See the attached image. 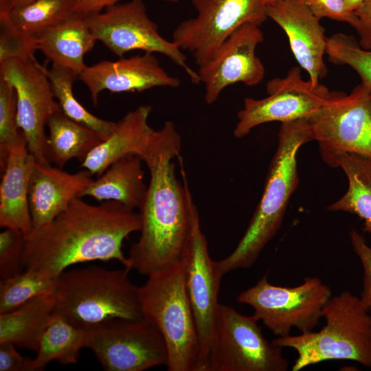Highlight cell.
Instances as JSON below:
<instances>
[{"label": "cell", "instance_id": "f546056e", "mask_svg": "<svg viewBox=\"0 0 371 371\" xmlns=\"http://www.w3.org/2000/svg\"><path fill=\"white\" fill-rule=\"evenodd\" d=\"M56 280L42 271L31 269L1 280L0 314L8 313L38 295L52 293Z\"/></svg>", "mask_w": 371, "mask_h": 371}, {"label": "cell", "instance_id": "f1b7e54d", "mask_svg": "<svg viewBox=\"0 0 371 371\" xmlns=\"http://www.w3.org/2000/svg\"><path fill=\"white\" fill-rule=\"evenodd\" d=\"M6 13L12 23L30 37L79 15L76 0H35Z\"/></svg>", "mask_w": 371, "mask_h": 371}, {"label": "cell", "instance_id": "4dcf8cb0", "mask_svg": "<svg viewBox=\"0 0 371 371\" xmlns=\"http://www.w3.org/2000/svg\"><path fill=\"white\" fill-rule=\"evenodd\" d=\"M326 54L331 63L352 67L371 94V50L362 48L351 36L338 34L327 38Z\"/></svg>", "mask_w": 371, "mask_h": 371}, {"label": "cell", "instance_id": "1f68e13d", "mask_svg": "<svg viewBox=\"0 0 371 371\" xmlns=\"http://www.w3.org/2000/svg\"><path fill=\"white\" fill-rule=\"evenodd\" d=\"M25 139L17 123V100L14 87L0 76V165L11 146Z\"/></svg>", "mask_w": 371, "mask_h": 371}, {"label": "cell", "instance_id": "e575fe53", "mask_svg": "<svg viewBox=\"0 0 371 371\" xmlns=\"http://www.w3.org/2000/svg\"><path fill=\"white\" fill-rule=\"evenodd\" d=\"M350 238L363 271V289L359 299L365 308L371 314V247L366 243L364 236L355 229L350 231Z\"/></svg>", "mask_w": 371, "mask_h": 371}, {"label": "cell", "instance_id": "d6a6232c", "mask_svg": "<svg viewBox=\"0 0 371 371\" xmlns=\"http://www.w3.org/2000/svg\"><path fill=\"white\" fill-rule=\"evenodd\" d=\"M0 234V278L14 277L25 269V236L17 229L6 227Z\"/></svg>", "mask_w": 371, "mask_h": 371}, {"label": "cell", "instance_id": "30bf717a", "mask_svg": "<svg viewBox=\"0 0 371 371\" xmlns=\"http://www.w3.org/2000/svg\"><path fill=\"white\" fill-rule=\"evenodd\" d=\"M85 330V348L105 370L144 371L167 364L165 340L144 317L115 319Z\"/></svg>", "mask_w": 371, "mask_h": 371}, {"label": "cell", "instance_id": "b9f144b4", "mask_svg": "<svg viewBox=\"0 0 371 371\" xmlns=\"http://www.w3.org/2000/svg\"><path fill=\"white\" fill-rule=\"evenodd\" d=\"M7 1H8V0H0V5H3L5 4Z\"/></svg>", "mask_w": 371, "mask_h": 371}, {"label": "cell", "instance_id": "e0dca14e", "mask_svg": "<svg viewBox=\"0 0 371 371\" xmlns=\"http://www.w3.org/2000/svg\"><path fill=\"white\" fill-rule=\"evenodd\" d=\"M78 78L89 89L94 105L98 104L99 93L104 90L142 92L156 87L177 88L181 85L180 79L168 74L156 57L148 52L86 65Z\"/></svg>", "mask_w": 371, "mask_h": 371}, {"label": "cell", "instance_id": "74e56055", "mask_svg": "<svg viewBox=\"0 0 371 371\" xmlns=\"http://www.w3.org/2000/svg\"><path fill=\"white\" fill-rule=\"evenodd\" d=\"M354 13L355 21L352 27L359 36V45L371 50V0L363 1Z\"/></svg>", "mask_w": 371, "mask_h": 371}, {"label": "cell", "instance_id": "5b68a950", "mask_svg": "<svg viewBox=\"0 0 371 371\" xmlns=\"http://www.w3.org/2000/svg\"><path fill=\"white\" fill-rule=\"evenodd\" d=\"M326 324L318 332L278 337L271 341L297 353L292 371L330 360L357 361L371 368V314L359 297L343 291L323 310Z\"/></svg>", "mask_w": 371, "mask_h": 371}, {"label": "cell", "instance_id": "9c48e42d", "mask_svg": "<svg viewBox=\"0 0 371 371\" xmlns=\"http://www.w3.org/2000/svg\"><path fill=\"white\" fill-rule=\"evenodd\" d=\"M307 120L326 163L342 153L371 158V94L363 84L350 94L330 92Z\"/></svg>", "mask_w": 371, "mask_h": 371}, {"label": "cell", "instance_id": "4316f807", "mask_svg": "<svg viewBox=\"0 0 371 371\" xmlns=\"http://www.w3.org/2000/svg\"><path fill=\"white\" fill-rule=\"evenodd\" d=\"M86 330L74 326L59 313L53 312L39 341L33 371H41L52 361L60 364L77 363L85 348Z\"/></svg>", "mask_w": 371, "mask_h": 371}, {"label": "cell", "instance_id": "83f0119b", "mask_svg": "<svg viewBox=\"0 0 371 371\" xmlns=\"http://www.w3.org/2000/svg\"><path fill=\"white\" fill-rule=\"evenodd\" d=\"M54 98L69 118L95 131L104 141L113 131L116 122L98 117L89 112L75 98L73 85L78 75L72 69L52 63L45 68Z\"/></svg>", "mask_w": 371, "mask_h": 371}, {"label": "cell", "instance_id": "7a4b0ae2", "mask_svg": "<svg viewBox=\"0 0 371 371\" xmlns=\"http://www.w3.org/2000/svg\"><path fill=\"white\" fill-rule=\"evenodd\" d=\"M140 229L139 213L120 202L91 205L76 197L50 223L25 237V269L57 278L76 264L113 260L131 270L122 244Z\"/></svg>", "mask_w": 371, "mask_h": 371}, {"label": "cell", "instance_id": "7402d4cb", "mask_svg": "<svg viewBox=\"0 0 371 371\" xmlns=\"http://www.w3.org/2000/svg\"><path fill=\"white\" fill-rule=\"evenodd\" d=\"M142 162L136 153L123 155L85 187L78 197L89 196L99 201H115L131 209H139L148 188Z\"/></svg>", "mask_w": 371, "mask_h": 371}, {"label": "cell", "instance_id": "4fadbf2b", "mask_svg": "<svg viewBox=\"0 0 371 371\" xmlns=\"http://www.w3.org/2000/svg\"><path fill=\"white\" fill-rule=\"evenodd\" d=\"M268 95L262 99L245 98L238 113L234 130L236 138H243L255 127L267 122H287L310 117L326 102L330 92L320 83L302 79L299 67H293L284 78H276L267 84Z\"/></svg>", "mask_w": 371, "mask_h": 371}, {"label": "cell", "instance_id": "7c38bea8", "mask_svg": "<svg viewBox=\"0 0 371 371\" xmlns=\"http://www.w3.org/2000/svg\"><path fill=\"white\" fill-rule=\"evenodd\" d=\"M197 14L181 22L172 41L192 54L199 66L208 60L238 28L252 23L259 26L267 18V0H192Z\"/></svg>", "mask_w": 371, "mask_h": 371}, {"label": "cell", "instance_id": "277c9868", "mask_svg": "<svg viewBox=\"0 0 371 371\" xmlns=\"http://www.w3.org/2000/svg\"><path fill=\"white\" fill-rule=\"evenodd\" d=\"M129 271L98 266L63 271L52 293L54 312L84 329L115 319L143 318L138 286Z\"/></svg>", "mask_w": 371, "mask_h": 371}, {"label": "cell", "instance_id": "2e32d148", "mask_svg": "<svg viewBox=\"0 0 371 371\" xmlns=\"http://www.w3.org/2000/svg\"><path fill=\"white\" fill-rule=\"evenodd\" d=\"M264 40L260 26L247 23L234 31L197 71L205 87V101L214 103L228 86L242 82L256 86L265 78V67L256 55Z\"/></svg>", "mask_w": 371, "mask_h": 371}, {"label": "cell", "instance_id": "ab89813d", "mask_svg": "<svg viewBox=\"0 0 371 371\" xmlns=\"http://www.w3.org/2000/svg\"><path fill=\"white\" fill-rule=\"evenodd\" d=\"M35 0H8L3 5H0V13H6L12 8L24 5Z\"/></svg>", "mask_w": 371, "mask_h": 371}, {"label": "cell", "instance_id": "ac0fdd59", "mask_svg": "<svg viewBox=\"0 0 371 371\" xmlns=\"http://www.w3.org/2000/svg\"><path fill=\"white\" fill-rule=\"evenodd\" d=\"M267 17L286 34L291 51L300 67L313 83L326 74L324 61L327 38L319 20L303 0H278L266 8Z\"/></svg>", "mask_w": 371, "mask_h": 371}, {"label": "cell", "instance_id": "52a82bcc", "mask_svg": "<svg viewBox=\"0 0 371 371\" xmlns=\"http://www.w3.org/2000/svg\"><path fill=\"white\" fill-rule=\"evenodd\" d=\"M331 297L330 286L318 278L306 277L302 284L286 287L271 284L266 274L236 300L251 306L253 315L274 335L286 337L293 328L301 333L313 331Z\"/></svg>", "mask_w": 371, "mask_h": 371}, {"label": "cell", "instance_id": "5bb4252c", "mask_svg": "<svg viewBox=\"0 0 371 371\" xmlns=\"http://www.w3.org/2000/svg\"><path fill=\"white\" fill-rule=\"evenodd\" d=\"M184 262L187 290L199 341L196 371H206L216 339L221 306L218 291L222 277L216 271L215 261L210 258L196 205Z\"/></svg>", "mask_w": 371, "mask_h": 371}, {"label": "cell", "instance_id": "7bdbcfd3", "mask_svg": "<svg viewBox=\"0 0 371 371\" xmlns=\"http://www.w3.org/2000/svg\"><path fill=\"white\" fill-rule=\"evenodd\" d=\"M277 1H278V0H267V4L273 3V2Z\"/></svg>", "mask_w": 371, "mask_h": 371}, {"label": "cell", "instance_id": "836d02e7", "mask_svg": "<svg viewBox=\"0 0 371 371\" xmlns=\"http://www.w3.org/2000/svg\"><path fill=\"white\" fill-rule=\"evenodd\" d=\"M33 38L19 31L7 13H0V63L11 59L34 58Z\"/></svg>", "mask_w": 371, "mask_h": 371}, {"label": "cell", "instance_id": "8d00e7d4", "mask_svg": "<svg viewBox=\"0 0 371 371\" xmlns=\"http://www.w3.org/2000/svg\"><path fill=\"white\" fill-rule=\"evenodd\" d=\"M0 371H33L32 359L25 358L10 342H0Z\"/></svg>", "mask_w": 371, "mask_h": 371}, {"label": "cell", "instance_id": "d590c367", "mask_svg": "<svg viewBox=\"0 0 371 371\" xmlns=\"http://www.w3.org/2000/svg\"><path fill=\"white\" fill-rule=\"evenodd\" d=\"M311 12L319 19L326 17L346 22L353 26L355 21L354 11L345 0H303Z\"/></svg>", "mask_w": 371, "mask_h": 371}, {"label": "cell", "instance_id": "ffe728a7", "mask_svg": "<svg viewBox=\"0 0 371 371\" xmlns=\"http://www.w3.org/2000/svg\"><path fill=\"white\" fill-rule=\"evenodd\" d=\"M35 161L23 139L10 147L1 168L0 226L19 229L25 237L33 229L28 196Z\"/></svg>", "mask_w": 371, "mask_h": 371}, {"label": "cell", "instance_id": "484cf974", "mask_svg": "<svg viewBox=\"0 0 371 371\" xmlns=\"http://www.w3.org/2000/svg\"><path fill=\"white\" fill-rule=\"evenodd\" d=\"M326 164L341 167L349 183L346 193L328 210L357 215L363 221V231L371 235V158L342 153L331 157Z\"/></svg>", "mask_w": 371, "mask_h": 371}, {"label": "cell", "instance_id": "8fae6325", "mask_svg": "<svg viewBox=\"0 0 371 371\" xmlns=\"http://www.w3.org/2000/svg\"><path fill=\"white\" fill-rule=\"evenodd\" d=\"M254 315L221 304L216 339L206 371H286L282 348L263 335Z\"/></svg>", "mask_w": 371, "mask_h": 371}, {"label": "cell", "instance_id": "d4e9b609", "mask_svg": "<svg viewBox=\"0 0 371 371\" xmlns=\"http://www.w3.org/2000/svg\"><path fill=\"white\" fill-rule=\"evenodd\" d=\"M45 155L49 163L62 168L71 159L82 162L103 140L93 130L66 116L61 110L47 120Z\"/></svg>", "mask_w": 371, "mask_h": 371}, {"label": "cell", "instance_id": "cb8c5ba5", "mask_svg": "<svg viewBox=\"0 0 371 371\" xmlns=\"http://www.w3.org/2000/svg\"><path fill=\"white\" fill-rule=\"evenodd\" d=\"M54 308L53 294L47 293L0 314V342H10L15 346L36 352Z\"/></svg>", "mask_w": 371, "mask_h": 371}, {"label": "cell", "instance_id": "3957f363", "mask_svg": "<svg viewBox=\"0 0 371 371\" xmlns=\"http://www.w3.org/2000/svg\"><path fill=\"white\" fill-rule=\"evenodd\" d=\"M311 141L313 140L307 117L282 123L263 193L249 225L234 250L215 261L222 278L232 271L251 267L281 227L289 201L299 183L297 152Z\"/></svg>", "mask_w": 371, "mask_h": 371}, {"label": "cell", "instance_id": "f35d334b", "mask_svg": "<svg viewBox=\"0 0 371 371\" xmlns=\"http://www.w3.org/2000/svg\"><path fill=\"white\" fill-rule=\"evenodd\" d=\"M120 0H76L77 13L85 17L87 15L102 12L104 8L113 5ZM177 3L179 0H163Z\"/></svg>", "mask_w": 371, "mask_h": 371}, {"label": "cell", "instance_id": "8992f818", "mask_svg": "<svg viewBox=\"0 0 371 371\" xmlns=\"http://www.w3.org/2000/svg\"><path fill=\"white\" fill-rule=\"evenodd\" d=\"M138 286L143 317L162 335L168 371H196L200 347L186 286L184 260L147 276Z\"/></svg>", "mask_w": 371, "mask_h": 371}, {"label": "cell", "instance_id": "603a6c76", "mask_svg": "<svg viewBox=\"0 0 371 371\" xmlns=\"http://www.w3.org/2000/svg\"><path fill=\"white\" fill-rule=\"evenodd\" d=\"M33 38L34 50H39L52 63L60 65L79 75L86 67L84 56L97 41L85 17L78 15L48 28Z\"/></svg>", "mask_w": 371, "mask_h": 371}, {"label": "cell", "instance_id": "6da1fadb", "mask_svg": "<svg viewBox=\"0 0 371 371\" xmlns=\"http://www.w3.org/2000/svg\"><path fill=\"white\" fill-rule=\"evenodd\" d=\"M181 148V135L167 121L140 155L150 180L139 209L140 236L127 257L131 269L144 276L184 260L188 251L195 205L183 168V183L175 175L172 159L179 157Z\"/></svg>", "mask_w": 371, "mask_h": 371}, {"label": "cell", "instance_id": "d6986e66", "mask_svg": "<svg viewBox=\"0 0 371 371\" xmlns=\"http://www.w3.org/2000/svg\"><path fill=\"white\" fill-rule=\"evenodd\" d=\"M87 169L75 173L35 161L29 185V207L33 229L50 223L92 181Z\"/></svg>", "mask_w": 371, "mask_h": 371}, {"label": "cell", "instance_id": "60d3db41", "mask_svg": "<svg viewBox=\"0 0 371 371\" xmlns=\"http://www.w3.org/2000/svg\"><path fill=\"white\" fill-rule=\"evenodd\" d=\"M349 8L354 11L366 0H345Z\"/></svg>", "mask_w": 371, "mask_h": 371}, {"label": "cell", "instance_id": "ba28073f", "mask_svg": "<svg viewBox=\"0 0 371 371\" xmlns=\"http://www.w3.org/2000/svg\"><path fill=\"white\" fill-rule=\"evenodd\" d=\"M86 23L96 41L122 58L133 50L159 53L181 67L194 84L201 82L197 71L187 62L179 45L166 39L158 26L148 16L143 0L116 3L100 12L85 16Z\"/></svg>", "mask_w": 371, "mask_h": 371}, {"label": "cell", "instance_id": "9a60e30c", "mask_svg": "<svg viewBox=\"0 0 371 371\" xmlns=\"http://www.w3.org/2000/svg\"><path fill=\"white\" fill-rule=\"evenodd\" d=\"M45 68L34 57L11 58L0 63V76L16 91L17 123L30 153L38 164L50 165L45 155V126L49 117L61 109L54 98Z\"/></svg>", "mask_w": 371, "mask_h": 371}, {"label": "cell", "instance_id": "44dd1931", "mask_svg": "<svg viewBox=\"0 0 371 371\" xmlns=\"http://www.w3.org/2000/svg\"><path fill=\"white\" fill-rule=\"evenodd\" d=\"M152 109L150 105H142L127 113L116 122L109 137L87 155L80 166L99 177L123 155L136 153L140 156L155 132L148 124Z\"/></svg>", "mask_w": 371, "mask_h": 371}]
</instances>
